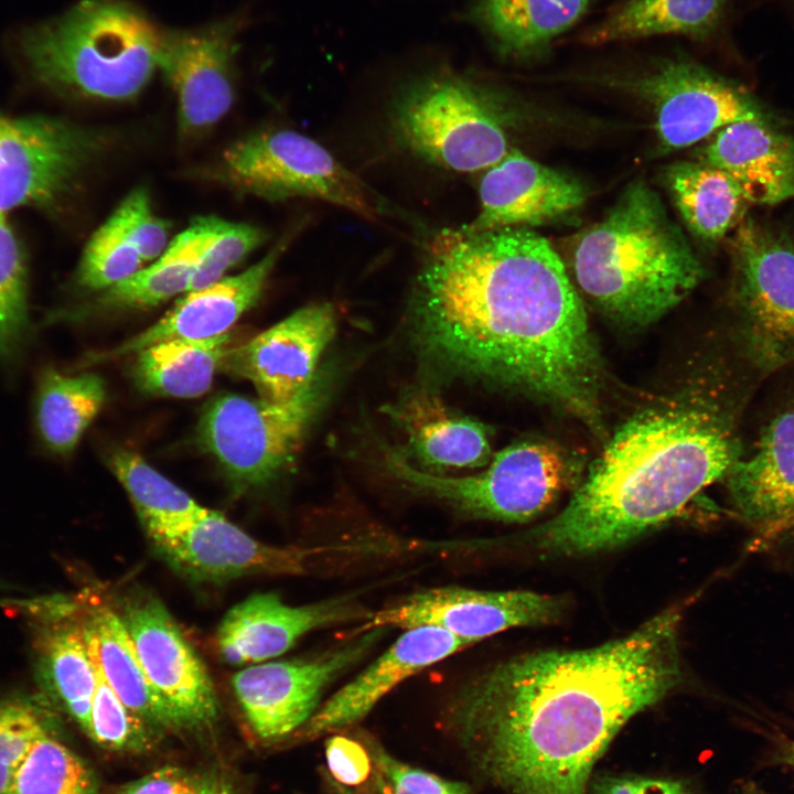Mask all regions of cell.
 I'll return each instance as SVG.
<instances>
[{
  "label": "cell",
  "mask_w": 794,
  "mask_h": 794,
  "mask_svg": "<svg viewBox=\"0 0 794 794\" xmlns=\"http://www.w3.org/2000/svg\"><path fill=\"white\" fill-rule=\"evenodd\" d=\"M577 288L624 326H646L705 277L680 227L644 181L630 183L603 218L576 234L566 254Z\"/></svg>",
  "instance_id": "277c9868"
},
{
  "label": "cell",
  "mask_w": 794,
  "mask_h": 794,
  "mask_svg": "<svg viewBox=\"0 0 794 794\" xmlns=\"http://www.w3.org/2000/svg\"><path fill=\"white\" fill-rule=\"evenodd\" d=\"M411 304L421 347L444 366L602 429L603 365L577 288L545 237L527 227L443 229Z\"/></svg>",
  "instance_id": "6da1fadb"
},
{
  "label": "cell",
  "mask_w": 794,
  "mask_h": 794,
  "mask_svg": "<svg viewBox=\"0 0 794 794\" xmlns=\"http://www.w3.org/2000/svg\"><path fill=\"white\" fill-rule=\"evenodd\" d=\"M325 755L332 776L343 785H358L369 775V757L364 748L352 739L333 736L326 742Z\"/></svg>",
  "instance_id": "7bdbcfd3"
},
{
  "label": "cell",
  "mask_w": 794,
  "mask_h": 794,
  "mask_svg": "<svg viewBox=\"0 0 794 794\" xmlns=\"http://www.w3.org/2000/svg\"><path fill=\"white\" fill-rule=\"evenodd\" d=\"M152 544L175 571L201 582L256 575H302L315 555L308 548L261 543L208 508Z\"/></svg>",
  "instance_id": "ac0fdd59"
},
{
  "label": "cell",
  "mask_w": 794,
  "mask_h": 794,
  "mask_svg": "<svg viewBox=\"0 0 794 794\" xmlns=\"http://www.w3.org/2000/svg\"><path fill=\"white\" fill-rule=\"evenodd\" d=\"M407 437L408 454L432 470L486 465L491 460L486 426L453 412L436 396L417 394L389 408Z\"/></svg>",
  "instance_id": "484cf974"
},
{
  "label": "cell",
  "mask_w": 794,
  "mask_h": 794,
  "mask_svg": "<svg viewBox=\"0 0 794 794\" xmlns=\"http://www.w3.org/2000/svg\"><path fill=\"white\" fill-rule=\"evenodd\" d=\"M782 759L794 768V741H792L787 747L786 750H784V755Z\"/></svg>",
  "instance_id": "bcb514c9"
},
{
  "label": "cell",
  "mask_w": 794,
  "mask_h": 794,
  "mask_svg": "<svg viewBox=\"0 0 794 794\" xmlns=\"http://www.w3.org/2000/svg\"><path fill=\"white\" fill-rule=\"evenodd\" d=\"M110 468L151 541L174 534L207 511L133 451L114 452Z\"/></svg>",
  "instance_id": "d6a6232c"
},
{
  "label": "cell",
  "mask_w": 794,
  "mask_h": 794,
  "mask_svg": "<svg viewBox=\"0 0 794 794\" xmlns=\"http://www.w3.org/2000/svg\"><path fill=\"white\" fill-rule=\"evenodd\" d=\"M387 631L358 630L350 640L322 653L257 663L237 672L232 687L254 732L271 740L307 723L325 688L366 658Z\"/></svg>",
  "instance_id": "4fadbf2b"
},
{
  "label": "cell",
  "mask_w": 794,
  "mask_h": 794,
  "mask_svg": "<svg viewBox=\"0 0 794 794\" xmlns=\"http://www.w3.org/2000/svg\"><path fill=\"white\" fill-rule=\"evenodd\" d=\"M105 398V383L96 374L68 376L54 368L43 371L35 396V426L44 448L55 455H69Z\"/></svg>",
  "instance_id": "1f68e13d"
},
{
  "label": "cell",
  "mask_w": 794,
  "mask_h": 794,
  "mask_svg": "<svg viewBox=\"0 0 794 794\" xmlns=\"http://www.w3.org/2000/svg\"><path fill=\"white\" fill-rule=\"evenodd\" d=\"M335 330L331 303L309 304L247 343L229 348L221 368L249 380L265 400L289 401L316 378L318 363Z\"/></svg>",
  "instance_id": "e0dca14e"
},
{
  "label": "cell",
  "mask_w": 794,
  "mask_h": 794,
  "mask_svg": "<svg viewBox=\"0 0 794 794\" xmlns=\"http://www.w3.org/2000/svg\"><path fill=\"white\" fill-rule=\"evenodd\" d=\"M331 784L335 791V794H356L353 791H351L350 788L345 787V785H343L336 781L331 782Z\"/></svg>",
  "instance_id": "c3c4849f"
},
{
  "label": "cell",
  "mask_w": 794,
  "mask_h": 794,
  "mask_svg": "<svg viewBox=\"0 0 794 794\" xmlns=\"http://www.w3.org/2000/svg\"><path fill=\"white\" fill-rule=\"evenodd\" d=\"M230 334L167 340L136 353L132 376L144 393L193 398L205 394L229 350Z\"/></svg>",
  "instance_id": "4dcf8cb0"
},
{
  "label": "cell",
  "mask_w": 794,
  "mask_h": 794,
  "mask_svg": "<svg viewBox=\"0 0 794 794\" xmlns=\"http://www.w3.org/2000/svg\"><path fill=\"white\" fill-rule=\"evenodd\" d=\"M665 184L690 234L705 243L718 242L738 225L749 204L732 176L701 161L672 164Z\"/></svg>",
  "instance_id": "f546056e"
},
{
  "label": "cell",
  "mask_w": 794,
  "mask_h": 794,
  "mask_svg": "<svg viewBox=\"0 0 794 794\" xmlns=\"http://www.w3.org/2000/svg\"><path fill=\"white\" fill-rule=\"evenodd\" d=\"M10 794H98L89 769L45 734L15 773Z\"/></svg>",
  "instance_id": "e575fe53"
},
{
  "label": "cell",
  "mask_w": 794,
  "mask_h": 794,
  "mask_svg": "<svg viewBox=\"0 0 794 794\" xmlns=\"http://www.w3.org/2000/svg\"><path fill=\"white\" fill-rule=\"evenodd\" d=\"M372 755L389 785V794H469L464 785L404 764L383 749L373 748Z\"/></svg>",
  "instance_id": "b9f144b4"
},
{
  "label": "cell",
  "mask_w": 794,
  "mask_h": 794,
  "mask_svg": "<svg viewBox=\"0 0 794 794\" xmlns=\"http://www.w3.org/2000/svg\"><path fill=\"white\" fill-rule=\"evenodd\" d=\"M104 141L98 132L61 118L0 111V214L56 206Z\"/></svg>",
  "instance_id": "7c38bea8"
},
{
  "label": "cell",
  "mask_w": 794,
  "mask_h": 794,
  "mask_svg": "<svg viewBox=\"0 0 794 794\" xmlns=\"http://www.w3.org/2000/svg\"><path fill=\"white\" fill-rule=\"evenodd\" d=\"M213 178L237 194L269 202L316 198L376 222L382 205L355 174L313 139L280 129L248 135L232 143Z\"/></svg>",
  "instance_id": "ba28073f"
},
{
  "label": "cell",
  "mask_w": 794,
  "mask_h": 794,
  "mask_svg": "<svg viewBox=\"0 0 794 794\" xmlns=\"http://www.w3.org/2000/svg\"><path fill=\"white\" fill-rule=\"evenodd\" d=\"M144 264L138 249L109 217L85 246L75 282L86 290L103 291L132 276Z\"/></svg>",
  "instance_id": "8d00e7d4"
},
{
  "label": "cell",
  "mask_w": 794,
  "mask_h": 794,
  "mask_svg": "<svg viewBox=\"0 0 794 794\" xmlns=\"http://www.w3.org/2000/svg\"><path fill=\"white\" fill-rule=\"evenodd\" d=\"M208 788L185 771L164 766L121 786L116 794H208Z\"/></svg>",
  "instance_id": "ee69618b"
},
{
  "label": "cell",
  "mask_w": 794,
  "mask_h": 794,
  "mask_svg": "<svg viewBox=\"0 0 794 794\" xmlns=\"http://www.w3.org/2000/svg\"><path fill=\"white\" fill-rule=\"evenodd\" d=\"M47 679L68 713L90 736L96 678L82 623H65L51 632L44 646Z\"/></svg>",
  "instance_id": "836d02e7"
},
{
  "label": "cell",
  "mask_w": 794,
  "mask_h": 794,
  "mask_svg": "<svg viewBox=\"0 0 794 794\" xmlns=\"http://www.w3.org/2000/svg\"><path fill=\"white\" fill-rule=\"evenodd\" d=\"M700 161L732 176L749 203L774 205L794 197V139L768 118L721 128Z\"/></svg>",
  "instance_id": "cb8c5ba5"
},
{
  "label": "cell",
  "mask_w": 794,
  "mask_h": 794,
  "mask_svg": "<svg viewBox=\"0 0 794 794\" xmlns=\"http://www.w3.org/2000/svg\"><path fill=\"white\" fill-rule=\"evenodd\" d=\"M208 794H235L227 785H210Z\"/></svg>",
  "instance_id": "7dc6e473"
},
{
  "label": "cell",
  "mask_w": 794,
  "mask_h": 794,
  "mask_svg": "<svg viewBox=\"0 0 794 794\" xmlns=\"http://www.w3.org/2000/svg\"><path fill=\"white\" fill-rule=\"evenodd\" d=\"M372 613L353 596L289 605L276 593H255L228 610L216 631L215 645L227 664L260 663L283 654L307 633L364 623Z\"/></svg>",
  "instance_id": "d6986e66"
},
{
  "label": "cell",
  "mask_w": 794,
  "mask_h": 794,
  "mask_svg": "<svg viewBox=\"0 0 794 794\" xmlns=\"http://www.w3.org/2000/svg\"><path fill=\"white\" fill-rule=\"evenodd\" d=\"M602 81L653 107L662 152L689 147L736 121L768 118L741 86L685 54L657 57L636 74Z\"/></svg>",
  "instance_id": "8fae6325"
},
{
  "label": "cell",
  "mask_w": 794,
  "mask_h": 794,
  "mask_svg": "<svg viewBox=\"0 0 794 794\" xmlns=\"http://www.w3.org/2000/svg\"><path fill=\"white\" fill-rule=\"evenodd\" d=\"M479 193L480 213L461 227L469 233L566 221L580 210L588 195L578 179L516 149L508 150L486 170Z\"/></svg>",
  "instance_id": "ffe728a7"
},
{
  "label": "cell",
  "mask_w": 794,
  "mask_h": 794,
  "mask_svg": "<svg viewBox=\"0 0 794 794\" xmlns=\"http://www.w3.org/2000/svg\"><path fill=\"white\" fill-rule=\"evenodd\" d=\"M28 330L26 268L22 246L0 214V358L13 360Z\"/></svg>",
  "instance_id": "d590c367"
},
{
  "label": "cell",
  "mask_w": 794,
  "mask_h": 794,
  "mask_svg": "<svg viewBox=\"0 0 794 794\" xmlns=\"http://www.w3.org/2000/svg\"><path fill=\"white\" fill-rule=\"evenodd\" d=\"M88 609L81 623L89 657L122 702L151 727H185L149 682L117 609L107 603Z\"/></svg>",
  "instance_id": "4316f807"
},
{
  "label": "cell",
  "mask_w": 794,
  "mask_h": 794,
  "mask_svg": "<svg viewBox=\"0 0 794 794\" xmlns=\"http://www.w3.org/2000/svg\"><path fill=\"white\" fill-rule=\"evenodd\" d=\"M751 379L713 363L679 393L630 417L565 508L532 532L538 549L578 556L622 546L725 479L742 457L740 423Z\"/></svg>",
  "instance_id": "3957f363"
},
{
  "label": "cell",
  "mask_w": 794,
  "mask_h": 794,
  "mask_svg": "<svg viewBox=\"0 0 794 794\" xmlns=\"http://www.w3.org/2000/svg\"><path fill=\"white\" fill-rule=\"evenodd\" d=\"M292 238L293 232L281 237L259 261L243 272L189 291L154 324L112 350L90 354L85 363L136 354L167 340L210 339L228 333L239 318L258 302L272 269Z\"/></svg>",
  "instance_id": "44dd1931"
},
{
  "label": "cell",
  "mask_w": 794,
  "mask_h": 794,
  "mask_svg": "<svg viewBox=\"0 0 794 794\" xmlns=\"http://www.w3.org/2000/svg\"><path fill=\"white\" fill-rule=\"evenodd\" d=\"M505 96L450 72L408 83L394 99L397 141L420 159L457 172L489 169L507 153Z\"/></svg>",
  "instance_id": "8992f818"
},
{
  "label": "cell",
  "mask_w": 794,
  "mask_h": 794,
  "mask_svg": "<svg viewBox=\"0 0 794 794\" xmlns=\"http://www.w3.org/2000/svg\"><path fill=\"white\" fill-rule=\"evenodd\" d=\"M679 607L586 650L518 655L463 682L448 721L511 794H588L596 762L636 713L683 678Z\"/></svg>",
  "instance_id": "7a4b0ae2"
},
{
  "label": "cell",
  "mask_w": 794,
  "mask_h": 794,
  "mask_svg": "<svg viewBox=\"0 0 794 794\" xmlns=\"http://www.w3.org/2000/svg\"><path fill=\"white\" fill-rule=\"evenodd\" d=\"M590 794H689L678 781L644 777H602L594 781Z\"/></svg>",
  "instance_id": "f6af8a7d"
},
{
  "label": "cell",
  "mask_w": 794,
  "mask_h": 794,
  "mask_svg": "<svg viewBox=\"0 0 794 794\" xmlns=\"http://www.w3.org/2000/svg\"><path fill=\"white\" fill-rule=\"evenodd\" d=\"M564 611L565 601L555 596L444 586L408 594L373 612L361 630L434 626L475 644L508 629L554 623Z\"/></svg>",
  "instance_id": "5bb4252c"
},
{
  "label": "cell",
  "mask_w": 794,
  "mask_h": 794,
  "mask_svg": "<svg viewBox=\"0 0 794 794\" xmlns=\"http://www.w3.org/2000/svg\"><path fill=\"white\" fill-rule=\"evenodd\" d=\"M162 31L128 0H82L23 30L18 49L31 74L52 89L127 100L158 68Z\"/></svg>",
  "instance_id": "5b68a950"
},
{
  "label": "cell",
  "mask_w": 794,
  "mask_h": 794,
  "mask_svg": "<svg viewBox=\"0 0 794 794\" xmlns=\"http://www.w3.org/2000/svg\"><path fill=\"white\" fill-rule=\"evenodd\" d=\"M593 0H474L470 17L502 58L545 60L556 39L589 11Z\"/></svg>",
  "instance_id": "d4e9b609"
},
{
  "label": "cell",
  "mask_w": 794,
  "mask_h": 794,
  "mask_svg": "<svg viewBox=\"0 0 794 794\" xmlns=\"http://www.w3.org/2000/svg\"><path fill=\"white\" fill-rule=\"evenodd\" d=\"M206 236L189 291L208 287L245 259L265 240L262 229L246 223L205 216ZM187 291V292H189Z\"/></svg>",
  "instance_id": "74e56055"
},
{
  "label": "cell",
  "mask_w": 794,
  "mask_h": 794,
  "mask_svg": "<svg viewBox=\"0 0 794 794\" xmlns=\"http://www.w3.org/2000/svg\"><path fill=\"white\" fill-rule=\"evenodd\" d=\"M110 217L138 249L144 262L157 260L168 248L170 225L153 212L146 189L132 190Z\"/></svg>",
  "instance_id": "60d3db41"
},
{
  "label": "cell",
  "mask_w": 794,
  "mask_h": 794,
  "mask_svg": "<svg viewBox=\"0 0 794 794\" xmlns=\"http://www.w3.org/2000/svg\"><path fill=\"white\" fill-rule=\"evenodd\" d=\"M93 663V662H92ZM96 685L92 702L90 738L120 751L141 752L151 744L148 723L130 710L93 663Z\"/></svg>",
  "instance_id": "f35d334b"
},
{
  "label": "cell",
  "mask_w": 794,
  "mask_h": 794,
  "mask_svg": "<svg viewBox=\"0 0 794 794\" xmlns=\"http://www.w3.org/2000/svg\"><path fill=\"white\" fill-rule=\"evenodd\" d=\"M205 236V216L194 218L150 266L103 290L90 303L50 316L51 321H79L98 312L151 308L181 292H187Z\"/></svg>",
  "instance_id": "f1b7e54d"
},
{
  "label": "cell",
  "mask_w": 794,
  "mask_h": 794,
  "mask_svg": "<svg viewBox=\"0 0 794 794\" xmlns=\"http://www.w3.org/2000/svg\"><path fill=\"white\" fill-rule=\"evenodd\" d=\"M320 379L286 403L227 394L206 405L197 438L244 493L271 482L293 460L322 400Z\"/></svg>",
  "instance_id": "30bf717a"
},
{
  "label": "cell",
  "mask_w": 794,
  "mask_h": 794,
  "mask_svg": "<svg viewBox=\"0 0 794 794\" xmlns=\"http://www.w3.org/2000/svg\"><path fill=\"white\" fill-rule=\"evenodd\" d=\"M242 26L235 15L195 29L162 31L158 68L178 97L183 133L202 132L229 110Z\"/></svg>",
  "instance_id": "2e32d148"
},
{
  "label": "cell",
  "mask_w": 794,
  "mask_h": 794,
  "mask_svg": "<svg viewBox=\"0 0 794 794\" xmlns=\"http://www.w3.org/2000/svg\"><path fill=\"white\" fill-rule=\"evenodd\" d=\"M47 734L35 710L20 701L0 702V794H10L15 773Z\"/></svg>",
  "instance_id": "ab89813d"
},
{
  "label": "cell",
  "mask_w": 794,
  "mask_h": 794,
  "mask_svg": "<svg viewBox=\"0 0 794 794\" xmlns=\"http://www.w3.org/2000/svg\"><path fill=\"white\" fill-rule=\"evenodd\" d=\"M470 645L439 627L406 629L386 651L316 709L307 722L305 734L319 737L358 722L400 683Z\"/></svg>",
  "instance_id": "603a6c76"
},
{
  "label": "cell",
  "mask_w": 794,
  "mask_h": 794,
  "mask_svg": "<svg viewBox=\"0 0 794 794\" xmlns=\"http://www.w3.org/2000/svg\"><path fill=\"white\" fill-rule=\"evenodd\" d=\"M117 611L149 682L184 726L212 723L218 713L212 679L164 604L137 590L119 601Z\"/></svg>",
  "instance_id": "9a60e30c"
},
{
  "label": "cell",
  "mask_w": 794,
  "mask_h": 794,
  "mask_svg": "<svg viewBox=\"0 0 794 794\" xmlns=\"http://www.w3.org/2000/svg\"><path fill=\"white\" fill-rule=\"evenodd\" d=\"M739 353L758 375L794 363V244L784 229L742 222L732 239Z\"/></svg>",
  "instance_id": "9c48e42d"
},
{
  "label": "cell",
  "mask_w": 794,
  "mask_h": 794,
  "mask_svg": "<svg viewBox=\"0 0 794 794\" xmlns=\"http://www.w3.org/2000/svg\"><path fill=\"white\" fill-rule=\"evenodd\" d=\"M730 0H625L582 30L576 42L601 46L659 35L709 42L723 29Z\"/></svg>",
  "instance_id": "83f0119b"
},
{
  "label": "cell",
  "mask_w": 794,
  "mask_h": 794,
  "mask_svg": "<svg viewBox=\"0 0 794 794\" xmlns=\"http://www.w3.org/2000/svg\"><path fill=\"white\" fill-rule=\"evenodd\" d=\"M725 479L733 507L760 535L794 530V403L770 418L754 451Z\"/></svg>",
  "instance_id": "7402d4cb"
},
{
  "label": "cell",
  "mask_w": 794,
  "mask_h": 794,
  "mask_svg": "<svg viewBox=\"0 0 794 794\" xmlns=\"http://www.w3.org/2000/svg\"><path fill=\"white\" fill-rule=\"evenodd\" d=\"M384 464L404 484L473 518L529 521L579 484L578 458L548 441H523L497 452L482 472L444 476L415 466L384 448Z\"/></svg>",
  "instance_id": "52a82bcc"
}]
</instances>
